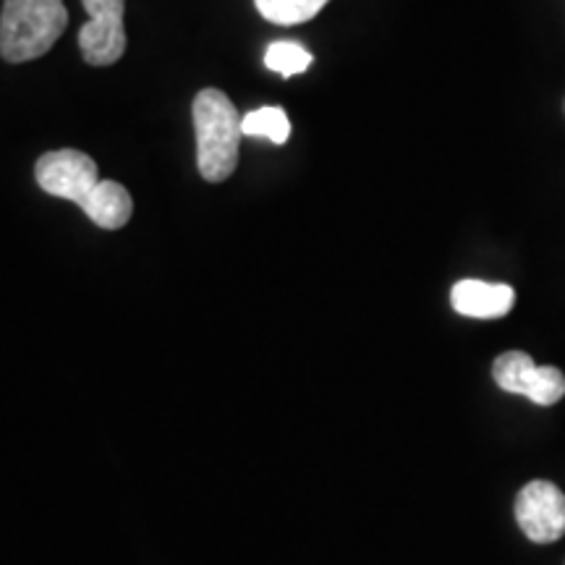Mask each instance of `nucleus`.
Listing matches in <instances>:
<instances>
[{
    "instance_id": "1",
    "label": "nucleus",
    "mask_w": 565,
    "mask_h": 565,
    "mask_svg": "<svg viewBox=\"0 0 565 565\" xmlns=\"http://www.w3.org/2000/svg\"><path fill=\"white\" fill-rule=\"evenodd\" d=\"M196 131V168L202 179L221 183L231 179L238 166L242 145V116L221 89H202L192 105Z\"/></svg>"
},
{
    "instance_id": "2",
    "label": "nucleus",
    "mask_w": 565,
    "mask_h": 565,
    "mask_svg": "<svg viewBox=\"0 0 565 565\" xmlns=\"http://www.w3.org/2000/svg\"><path fill=\"white\" fill-rule=\"evenodd\" d=\"M68 26L63 0H3L0 13V55L26 63L45 55Z\"/></svg>"
},
{
    "instance_id": "3",
    "label": "nucleus",
    "mask_w": 565,
    "mask_h": 565,
    "mask_svg": "<svg viewBox=\"0 0 565 565\" xmlns=\"http://www.w3.org/2000/svg\"><path fill=\"white\" fill-rule=\"evenodd\" d=\"M494 383L505 393L526 395L540 406H555L565 395V374L557 366H536L524 351H505L492 364Z\"/></svg>"
},
{
    "instance_id": "4",
    "label": "nucleus",
    "mask_w": 565,
    "mask_h": 565,
    "mask_svg": "<svg viewBox=\"0 0 565 565\" xmlns=\"http://www.w3.org/2000/svg\"><path fill=\"white\" fill-rule=\"evenodd\" d=\"M515 521L536 545H553L565 534V494L547 479H534L515 498Z\"/></svg>"
},
{
    "instance_id": "5",
    "label": "nucleus",
    "mask_w": 565,
    "mask_h": 565,
    "mask_svg": "<svg viewBox=\"0 0 565 565\" xmlns=\"http://www.w3.org/2000/svg\"><path fill=\"white\" fill-rule=\"evenodd\" d=\"M89 21L79 30V47L89 66H113L126 53V0H82Z\"/></svg>"
},
{
    "instance_id": "6",
    "label": "nucleus",
    "mask_w": 565,
    "mask_h": 565,
    "mask_svg": "<svg viewBox=\"0 0 565 565\" xmlns=\"http://www.w3.org/2000/svg\"><path fill=\"white\" fill-rule=\"evenodd\" d=\"M34 179L45 194L82 204L100 183L97 162L79 150L45 152L34 166Z\"/></svg>"
},
{
    "instance_id": "7",
    "label": "nucleus",
    "mask_w": 565,
    "mask_h": 565,
    "mask_svg": "<svg viewBox=\"0 0 565 565\" xmlns=\"http://www.w3.org/2000/svg\"><path fill=\"white\" fill-rule=\"evenodd\" d=\"M450 303L458 315L475 320H498L505 317L515 303V291L505 282L487 280H458L450 291Z\"/></svg>"
},
{
    "instance_id": "8",
    "label": "nucleus",
    "mask_w": 565,
    "mask_h": 565,
    "mask_svg": "<svg viewBox=\"0 0 565 565\" xmlns=\"http://www.w3.org/2000/svg\"><path fill=\"white\" fill-rule=\"evenodd\" d=\"M79 207L84 210V215L97 225V228L118 231L131 221L134 202H131V194L126 192V186H121V183L100 181L95 189H92L89 196L79 204Z\"/></svg>"
},
{
    "instance_id": "9",
    "label": "nucleus",
    "mask_w": 565,
    "mask_h": 565,
    "mask_svg": "<svg viewBox=\"0 0 565 565\" xmlns=\"http://www.w3.org/2000/svg\"><path fill=\"white\" fill-rule=\"evenodd\" d=\"M328 3L330 0H254L257 11L280 26H294L315 19Z\"/></svg>"
},
{
    "instance_id": "10",
    "label": "nucleus",
    "mask_w": 565,
    "mask_h": 565,
    "mask_svg": "<svg viewBox=\"0 0 565 565\" xmlns=\"http://www.w3.org/2000/svg\"><path fill=\"white\" fill-rule=\"evenodd\" d=\"M242 131L244 137H265L273 145H286L291 137V121H288L286 110L270 105V108L246 113L242 118Z\"/></svg>"
},
{
    "instance_id": "11",
    "label": "nucleus",
    "mask_w": 565,
    "mask_h": 565,
    "mask_svg": "<svg viewBox=\"0 0 565 565\" xmlns=\"http://www.w3.org/2000/svg\"><path fill=\"white\" fill-rule=\"evenodd\" d=\"M312 53L307 51V47L299 45V42H288V40H280V42H273L270 47H267L265 53V66L275 71V74L280 76H296V74H303L309 66H312Z\"/></svg>"
}]
</instances>
